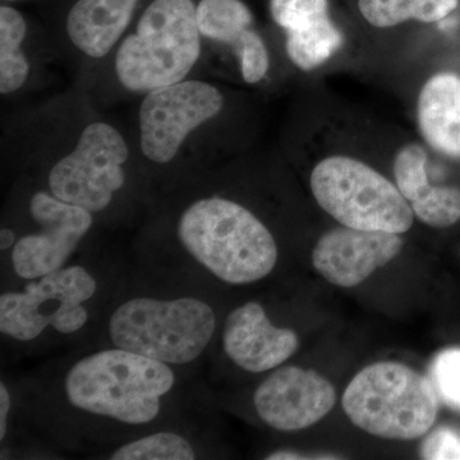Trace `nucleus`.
<instances>
[{
  "mask_svg": "<svg viewBox=\"0 0 460 460\" xmlns=\"http://www.w3.org/2000/svg\"><path fill=\"white\" fill-rule=\"evenodd\" d=\"M25 18L16 8L0 7V93H14L26 83L30 65L21 44L25 40Z\"/></svg>",
  "mask_w": 460,
  "mask_h": 460,
  "instance_id": "obj_18",
  "label": "nucleus"
},
{
  "mask_svg": "<svg viewBox=\"0 0 460 460\" xmlns=\"http://www.w3.org/2000/svg\"><path fill=\"white\" fill-rule=\"evenodd\" d=\"M196 20L202 36L232 45L253 22L252 13L242 0H199Z\"/></svg>",
  "mask_w": 460,
  "mask_h": 460,
  "instance_id": "obj_20",
  "label": "nucleus"
},
{
  "mask_svg": "<svg viewBox=\"0 0 460 460\" xmlns=\"http://www.w3.org/2000/svg\"><path fill=\"white\" fill-rule=\"evenodd\" d=\"M177 237L196 265L230 286H246L274 271L279 250L270 230L238 202L199 199L181 214Z\"/></svg>",
  "mask_w": 460,
  "mask_h": 460,
  "instance_id": "obj_1",
  "label": "nucleus"
},
{
  "mask_svg": "<svg viewBox=\"0 0 460 460\" xmlns=\"http://www.w3.org/2000/svg\"><path fill=\"white\" fill-rule=\"evenodd\" d=\"M396 186L420 222L447 228L460 220V190L432 186L428 174V154L416 144L404 146L394 162Z\"/></svg>",
  "mask_w": 460,
  "mask_h": 460,
  "instance_id": "obj_14",
  "label": "nucleus"
},
{
  "mask_svg": "<svg viewBox=\"0 0 460 460\" xmlns=\"http://www.w3.org/2000/svg\"><path fill=\"white\" fill-rule=\"evenodd\" d=\"M140 0H77L66 16V33L91 58L107 56L131 22Z\"/></svg>",
  "mask_w": 460,
  "mask_h": 460,
  "instance_id": "obj_15",
  "label": "nucleus"
},
{
  "mask_svg": "<svg viewBox=\"0 0 460 460\" xmlns=\"http://www.w3.org/2000/svg\"><path fill=\"white\" fill-rule=\"evenodd\" d=\"M343 41L328 16L305 29L287 32V53L299 69L313 71L334 56Z\"/></svg>",
  "mask_w": 460,
  "mask_h": 460,
  "instance_id": "obj_19",
  "label": "nucleus"
},
{
  "mask_svg": "<svg viewBox=\"0 0 460 460\" xmlns=\"http://www.w3.org/2000/svg\"><path fill=\"white\" fill-rule=\"evenodd\" d=\"M11 394L4 383L0 384V441L4 440L8 431V416L11 411Z\"/></svg>",
  "mask_w": 460,
  "mask_h": 460,
  "instance_id": "obj_26",
  "label": "nucleus"
},
{
  "mask_svg": "<svg viewBox=\"0 0 460 460\" xmlns=\"http://www.w3.org/2000/svg\"><path fill=\"white\" fill-rule=\"evenodd\" d=\"M423 459H460V436L449 429L431 432L420 447Z\"/></svg>",
  "mask_w": 460,
  "mask_h": 460,
  "instance_id": "obj_25",
  "label": "nucleus"
},
{
  "mask_svg": "<svg viewBox=\"0 0 460 460\" xmlns=\"http://www.w3.org/2000/svg\"><path fill=\"white\" fill-rule=\"evenodd\" d=\"M17 243L16 233L11 228H2L0 230V250L7 251L9 248L14 247Z\"/></svg>",
  "mask_w": 460,
  "mask_h": 460,
  "instance_id": "obj_27",
  "label": "nucleus"
},
{
  "mask_svg": "<svg viewBox=\"0 0 460 460\" xmlns=\"http://www.w3.org/2000/svg\"><path fill=\"white\" fill-rule=\"evenodd\" d=\"M217 314L196 296H135L109 319L111 344L169 366L190 365L208 349L217 332Z\"/></svg>",
  "mask_w": 460,
  "mask_h": 460,
  "instance_id": "obj_3",
  "label": "nucleus"
},
{
  "mask_svg": "<svg viewBox=\"0 0 460 460\" xmlns=\"http://www.w3.org/2000/svg\"><path fill=\"white\" fill-rule=\"evenodd\" d=\"M311 190L321 208L341 226L395 234L413 226V210L398 186L352 157L320 162L311 174Z\"/></svg>",
  "mask_w": 460,
  "mask_h": 460,
  "instance_id": "obj_6",
  "label": "nucleus"
},
{
  "mask_svg": "<svg viewBox=\"0 0 460 460\" xmlns=\"http://www.w3.org/2000/svg\"><path fill=\"white\" fill-rule=\"evenodd\" d=\"M328 0H270L271 16L287 32L314 25L329 16Z\"/></svg>",
  "mask_w": 460,
  "mask_h": 460,
  "instance_id": "obj_22",
  "label": "nucleus"
},
{
  "mask_svg": "<svg viewBox=\"0 0 460 460\" xmlns=\"http://www.w3.org/2000/svg\"><path fill=\"white\" fill-rule=\"evenodd\" d=\"M459 0H358L359 11L370 25L387 29L405 21H443L458 8Z\"/></svg>",
  "mask_w": 460,
  "mask_h": 460,
  "instance_id": "obj_17",
  "label": "nucleus"
},
{
  "mask_svg": "<svg viewBox=\"0 0 460 460\" xmlns=\"http://www.w3.org/2000/svg\"><path fill=\"white\" fill-rule=\"evenodd\" d=\"M419 124L429 146L453 159H460V77L438 74L420 93Z\"/></svg>",
  "mask_w": 460,
  "mask_h": 460,
  "instance_id": "obj_16",
  "label": "nucleus"
},
{
  "mask_svg": "<svg viewBox=\"0 0 460 460\" xmlns=\"http://www.w3.org/2000/svg\"><path fill=\"white\" fill-rule=\"evenodd\" d=\"M337 402L334 386L313 370L283 366L257 387L253 404L260 419L278 431H301L320 422Z\"/></svg>",
  "mask_w": 460,
  "mask_h": 460,
  "instance_id": "obj_11",
  "label": "nucleus"
},
{
  "mask_svg": "<svg viewBox=\"0 0 460 460\" xmlns=\"http://www.w3.org/2000/svg\"><path fill=\"white\" fill-rule=\"evenodd\" d=\"M431 381L438 399L460 411V349L443 350L431 365Z\"/></svg>",
  "mask_w": 460,
  "mask_h": 460,
  "instance_id": "obj_23",
  "label": "nucleus"
},
{
  "mask_svg": "<svg viewBox=\"0 0 460 460\" xmlns=\"http://www.w3.org/2000/svg\"><path fill=\"white\" fill-rule=\"evenodd\" d=\"M2 2L13 3V2H17V0H2Z\"/></svg>",
  "mask_w": 460,
  "mask_h": 460,
  "instance_id": "obj_28",
  "label": "nucleus"
},
{
  "mask_svg": "<svg viewBox=\"0 0 460 460\" xmlns=\"http://www.w3.org/2000/svg\"><path fill=\"white\" fill-rule=\"evenodd\" d=\"M431 378L399 362H377L359 371L343 394V410L354 426L390 440L429 434L438 413Z\"/></svg>",
  "mask_w": 460,
  "mask_h": 460,
  "instance_id": "obj_5",
  "label": "nucleus"
},
{
  "mask_svg": "<svg viewBox=\"0 0 460 460\" xmlns=\"http://www.w3.org/2000/svg\"><path fill=\"white\" fill-rule=\"evenodd\" d=\"M233 47L237 51L243 80L247 84L260 83L270 66V58L261 36L255 30L248 29Z\"/></svg>",
  "mask_w": 460,
  "mask_h": 460,
  "instance_id": "obj_24",
  "label": "nucleus"
},
{
  "mask_svg": "<svg viewBox=\"0 0 460 460\" xmlns=\"http://www.w3.org/2000/svg\"><path fill=\"white\" fill-rule=\"evenodd\" d=\"M128 156V146L113 126L91 123L75 150L51 168L50 193L90 213L104 211L126 183L123 165Z\"/></svg>",
  "mask_w": 460,
  "mask_h": 460,
  "instance_id": "obj_8",
  "label": "nucleus"
},
{
  "mask_svg": "<svg viewBox=\"0 0 460 460\" xmlns=\"http://www.w3.org/2000/svg\"><path fill=\"white\" fill-rule=\"evenodd\" d=\"M193 0H153L136 31L115 56V74L126 89L148 93L181 83L201 54Z\"/></svg>",
  "mask_w": 460,
  "mask_h": 460,
  "instance_id": "obj_4",
  "label": "nucleus"
},
{
  "mask_svg": "<svg viewBox=\"0 0 460 460\" xmlns=\"http://www.w3.org/2000/svg\"><path fill=\"white\" fill-rule=\"evenodd\" d=\"M96 292L98 281L80 265L29 280L22 292L0 296V332L17 341H35L48 328L75 334L89 321L84 305Z\"/></svg>",
  "mask_w": 460,
  "mask_h": 460,
  "instance_id": "obj_7",
  "label": "nucleus"
},
{
  "mask_svg": "<svg viewBox=\"0 0 460 460\" xmlns=\"http://www.w3.org/2000/svg\"><path fill=\"white\" fill-rule=\"evenodd\" d=\"M298 347L296 332L272 325L266 311L257 302L239 305L224 323L223 348L226 356L251 374L280 367Z\"/></svg>",
  "mask_w": 460,
  "mask_h": 460,
  "instance_id": "obj_13",
  "label": "nucleus"
},
{
  "mask_svg": "<svg viewBox=\"0 0 460 460\" xmlns=\"http://www.w3.org/2000/svg\"><path fill=\"white\" fill-rule=\"evenodd\" d=\"M195 447L177 432H156L118 447L111 460H193Z\"/></svg>",
  "mask_w": 460,
  "mask_h": 460,
  "instance_id": "obj_21",
  "label": "nucleus"
},
{
  "mask_svg": "<svg viewBox=\"0 0 460 460\" xmlns=\"http://www.w3.org/2000/svg\"><path fill=\"white\" fill-rule=\"evenodd\" d=\"M404 241L395 233L335 228L325 233L313 251V265L334 286L352 288L401 253Z\"/></svg>",
  "mask_w": 460,
  "mask_h": 460,
  "instance_id": "obj_12",
  "label": "nucleus"
},
{
  "mask_svg": "<svg viewBox=\"0 0 460 460\" xmlns=\"http://www.w3.org/2000/svg\"><path fill=\"white\" fill-rule=\"evenodd\" d=\"M30 211L41 230L18 239L12 251L13 270L23 280L39 279L65 268L93 222L86 208L45 190L33 195Z\"/></svg>",
  "mask_w": 460,
  "mask_h": 460,
  "instance_id": "obj_10",
  "label": "nucleus"
},
{
  "mask_svg": "<svg viewBox=\"0 0 460 460\" xmlns=\"http://www.w3.org/2000/svg\"><path fill=\"white\" fill-rule=\"evenodd\" d=\"M223 104L220 91L202 81L148 91L138 115L142 153L156 164L172 162L187 136L217 117Z\"/></svg>",
  "mask_w": 460,
  "mask_h": 460,
  "instance_id": "obj_9",
  "label": "nucleus"
},
{
  "mask_svg": "<svg viewBox=\"0 0 460 460\" xmlns=\"http://www.w3.org/2000/svg\"><path fill=\"white\" fill-rule=\"evenodd\" d=\"M174 386L172 366L117 347L75 362L63 384L75 410L131 426L154 422Z\"/></svg>",
  "mask_w": 460,
  "mask_h": 460,
  "instance_id": "obj_2",
  "label": "nucleus"
}]
</instances>
